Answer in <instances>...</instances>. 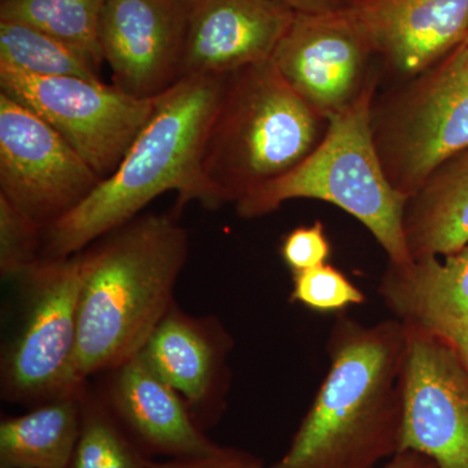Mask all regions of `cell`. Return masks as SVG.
Returning <instances> with one entry per match:
<instances>
[{"label":"cell","instance_id":"cell-1","mask_svg":"<svg viewBox=\"0 0 468 468\" xmlns=\"http://www.w3.org/2000/svg\"><path fill=\"white\" fill-rule=\"evenodd\" d=\"M189 237L168 215H138L80 251L77 371L89 381L138 356L171 309Z\"/></svg>","mask_w":468,"mask_h":468},{"label":"cell","instance_id":"cell-2","mask_svg":"<svg viewBox=\"0 0 468 468\" xmlns=\"http://www.w3.org/2000/svg\"><path fill=\"white\" fill-rule=\"evenodd\" d=\"M227 76L185 77L155 98L149 122L119 167L81 205L43 229L42 258L84 250L165 193L177 194L178 211L189 202L206 206L203 147Z\"/></svg>","mask_w":468,"mask_h":468},{"label":"cell","instance_id":"cell-3","mask_svg":"<svg viewBox=\"0 0 468 468\" xmlns=\"http://www.w3.org/2000/svg\"><path fill=\"white\" fill-rule=\"evenodd\" d=\"M406 328L353 324L284 457L270 468H371L399 452Z\"/></svg>","mask_w":468,"mask_h":468},{"label":"cell","instance_id":"cell-4","mask_svg":"<svg viewBox=\"0 0 468 468\" xmlns=\"http://www.w3.org/2000/svg\"><path fill=\"white\" fill-rule=\"evenodd\" d=\"M326 128L328 120L292 90L272 61L229 73L203 147L205 207L239 202L288 174Z\"/></svg>","mask_w":468,"mask_h":468},{"label":"cell","instance_id":"cell-5","mask_svg":"<svg viewBox=\"0 0 468 468\" xmlns=\"http://www.w3.org/2000/svg\"><path fill=\"white\" fill-rule=\"evenodd\" d=\"M380 82L359 100L329 117L323 140L288 174L236 203L242 218L264 217L292 199H318L337 206L360 221L383 246L393 266L412 258L403 218L408 197L394 189L375 149L369 110Z\"/></svg>","mask_w":468,"mask_h":468},{"label":"cell","instance_id":"cell-6","mask_svg":"<svg viewBox=\"0 0 468 468\" xmlns=\"http://www.w3.org/2000/svg\"><path fill=\"white\" fill-rule=\"evenodd\" d=\"M375 149L394 189L410 197L442 163L468 149V48L377 91L369 110Z\"/></svg>","mask_w":468,"mask_h":468},{"label":"cell","instance_id":"cell-7","mask_svg":"<svg viewBox=\"0 0 468 468\" xmlns=\"http://www.w3.org/2000/svg\"><path fill=\"white\" fill-rule=\"evenodd\" d=\"M18 286L14 334L2 351L3 399L38 406L84 392L77 371L80 255L41 258Z\"/></svg>","mask_w":468,"mask_h":468},{"label":"cell","instance_id":"cell-8","mask_svg":"<svg viewBox=\"0 0 468 468\" xmlns=\"http://www.w3.org/2000/svg\"><path fill=\"white\" fill-rule=\"evenodd\" d=\"M0 92L51 125L101 180L143 131L155 100H138L115 85L80 77H38L0 66Z\"/></svg>","mask_w":468,"mask_h":468},{"label":"cell","instance_id":"cell-9","mask_svg":"<svg viewBox=\"0 0 468 468\" xmlns=\"http://www.w3.org/2000/svg\"><path fill=\"white\" fill-rule=\"evenodd\" d=\"M101 181L51 125L0 92V197L45 229L81 205Z\"/></svg>","mask_w":468,"mask_h":468},{"label":"cell","instance_id":"cell-10","mask_svg":"<svg viewBox=\"0 0 468 468\" xmlns=\"http://www.w3.org/2000/svg\"><path fill=\"white\" fill-rule=\"evenodd\" d=\"M271 61L292 90L326 120L381 82L374 48L346 5L318 14L295 12Z\"/></svg>","mask_w":468,"mask_h":468},{"label":"cell","instance_id":"cell-11","mask_svg":"<svg viewBox=\"0 0 468 468\" xmlns=\"http://www.w3.org/2000/svg\"><path fill=\"white\" fill-rule=\"evenodd\" d=\"M439 468H468V371L448 340L406 326L399 452Z\"/></svg>","mask_w":468,"mask_h":468},{"label":"cell","instance_id":"cell-12","mask_svg":"<svg viewBox=\"0 0 468 468\" xmlns=\"http://www.w3.org/2000/svg\"><path fill=\"white\" fill-rule=\"evenodd\" d=\"M187 0H107L98 27L117 89L155 100L183 79Z\"/></svg>","mask_w":468,"mask_h":468},{"label":"cell","instance_id":"cell-13","mask_svg":"<svg viewBox=\"0 0 468 468\" xmlns=\"http://www.w3.org/2000/svg\"><path fill=\"white\" fill-rule=\"evenodd\" d=\"M345 5L367 34L381 79L388 77L390 84L435 66L467 39L468 0H345Z\"/></svg>","mask_w":468,"mask_h":468},{"label":"cell","instance_id":"cell-14","mask_svg":"<svg viewBox=\"0 0 468 468\" xmlns=\"http://www.w3.org/2000/svg\"><path fill=\"white\" fill-rule=\"evenodd\" d=\"M187 2L183 79L226 76L271 60L295 15L282 0Z\"/></svg>","mask_w":468,"mask_h":468},{"label":"cell","instance_id":"cell-15","mask_svg":"<svg viewBox=\"0 0 468 468\" xmlns=\"http://www.w3.org/2000/svg\"><path fill=\"white\" fill-rule=\"evenodd\" d=\"M106 374L101 397L149 457H199L217 451L218 445L205 435L183 397L140 354Z\"/></svg>","mask_w":468,"mask_h":468},{"label":"cell","instance_id":"cell-16","mask_svg":"<svg viewBox=\"0 0 468 468\" xmlns=\"http://www.w3.org/2000/svg\"><path fill=\"white\" fill-rule=\"evenodd\" d=\"M227 346L217 320L189 315L174 303L140 356L183 397L203 430L214 415Z\"/></svg>","mask_w":468,"mask_h":468},{"label":"cell","instance_id":"cell-17","mask_svg":"<svg viewBox=\"0 0 468 468\" xmlns=\"http://www.w3.org/2000/svg\"><path fill=\"white\" fill-rule=\"evenodd\" d=\"M412 261L448 257L468 243V149L446 160L406 205Z\"/></svg>","mask_w":468,"mask_h":468},{"label":"cell","instance_id":"cell-18","mask_svg":"<svg viewBox=\"0 0 468 468\" xmlns=\"http://www.w3.org/2000/svg\"><path fill=\"white\" fill-rule=\"evenodd\" d=\"M443 261L414 260L390 267L383 294L410 325L430 329L442 323L468 324V243Z\"/></svg>","mask_w":468,"mask_h":468},{"label":"cell","instance_id":"cell-19","mask_svg":"<svg viewBox=\"0 0 468 468\" xmlns=\"http://www.w3.org/2000/svg\"><path fill=\"white\" fill-rule=\"evenodd\" d=\"M81 394L3 419L0 468H66L81 427Z\"/></svg>","mask_w":468,"mask_h":468},{"label":"cell","instance_id":"cell-20","mask_svg":"<svg viewBox=\"0 0 468 468\" xmlns=\"http://www.w3.org/2000/svg\"><path fill=\"white\" fill-rule=\"evenodd\" d=\"M107 0H5L0 20L36 27L67 43L101 70L98 27Z\"/></svg>","mask_w":468,"mask_h":468},{"label":"cell","instance_id":"cell-21","mask_svg":"<svg viewBox=\"0 0 468 468\" xmlns=\"http://www.w3.org/2000/svg\"><path fill=\"white\" fill-rule=\"evenodd\" d=\"M150 457L133 441L101 394L86 385L81 427L66 468H147Z\"/></svg>","mask_w":468,"mask_h":468},{"label":"cell","instance_id":"cell-22","mask_svg":"<svg viewBox=\"0 0 468 468\" xmlns=\"http://www.w3.org/2000/svg\"><path fill=\"white\" fill-rule=\"evenodd\" d=\"M0 66L38 77H80L101 81V70L67 43L14 21L0 20Z\"/></svg>","mask_w":468,"mask_h":468},{"label":"cell","instance_id":"cell-23","mask_svg":"<svg viewBox=\"0 0 468 468\" xmlns=\"http://www.w3.org/2000/svg\"><path fill=\"white\" fill-rule=\"evenodd\" d=\"M43 228L0 197V273L15 282L42 258Z\"/></svg>","mask_w":468,"mask_h":468},{"label":"cell","instance_id":"cell-24","mask_svg":"<svg viewBox=\"0 0 468 468\" xmlns=\"http://www.w3.org/2000/svg\"><path fill=\"white\" fill-rule=\"evenodd\" d=\"M292 298L316 311L343 310L365 302L362 292L329 264L292 272Z\"/></svg>","mask_w":468,"mask_h":468},{"label":"cell","instance_id":"cell-25","mask_svg":"<svg viewBox=\"0 0 468 468\" xmlns=\"http://www.w3.org/2000/svg\"><path fill=\"white\" fill-rule=\"evenodd\" d=\"M282 260L292 272L325 264L331 255V245L320 221L298 227L285 237L282 246Z\"/></svg>","mask_w":468,"mask_h":468},{"label":"cell","instance_id":"cell-26","mask_svg":"<svg viewBox=\"0 0 468 468\" xmlns=\"http://www.w3.org/2000/svg\"><path fill=\"white\" fill-rule=\"evenodd\" d=\"M147 468H264L260 462L245 452L221 448L209 454L189 458H169L158 462L150 460Z\"/></svg>","mask_w":468,"mask_h":468},{"label":"cell","instance_id":"cell-27","mask_svg":"<svg viewBox=\"0 0 468 468\" xmlns=\"http://www.w3.org/2000/svg\"><path fill=\"white\" fill-rule=\"evenodd\" d=\"M427 331L433 332L448 340L460 354L468 371V324L455 322L442 323V324L432 326Z\"/></svg>","mask_w":468,"mask_h":468},{"label":"cell","instance_id":"cell-28","mask_svg":"<svg viewBox=\"0 0 468 468\" xmlns=\"http://www.w3.org/2000/svg\"><path fill=\"white\" fill-rule=\"evenodd\" d=\"M295 12L304 14H318V12L332 11L345 5V0H282Z\"/></svg>","mask_w":468,"mask_h":468},{"label":"cell","instance_id":"cell-29","mask_svg":"<svg viewBox=\"0 0 468 468\" xmlns=\"http://www.w3.org/2000/svg\"><path fill=\"white\" fill-rule=\"evenodd\" d=\"M387 468H439L432 461L428 460L424 455L414 452H397L392 463Z\"/></svg>","mask_w":468,"mask_h":468},{"label":"cell","instance_id":"cell-30","mask_svg":"<svg viewBox=\"0 0 468 468\" xmlns=\"http://www.w3.org/2000/svg\"><path fill=\"white\" fill-rule=\"evenodd\" d=\"M464 43H466V45H467V48H468V36H467V39H466V42H464Z\"/></svg>","mask_w":468,"mask_h":468},{"label":"cell","instance_id":"cell-31","mask_svg":"<svg viewBox=\"0 0 468 468\" xmlns=\"http://www.w3.org/2000/svg\"><path fill=\"white\" fill-rule=\"evenodd\" d=\"M0 2H5V0H0Z\"/></svg>","mask_w":468,"mask_h":468}]
</instances>
